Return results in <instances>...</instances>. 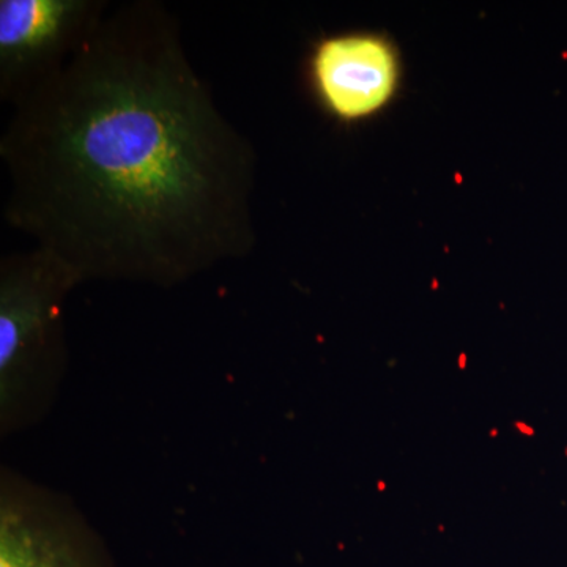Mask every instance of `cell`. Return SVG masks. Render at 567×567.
<instances>
[{
	"instance_id": "6da1fadb",
	"label": "cell",
	"mask_w": 567,
	"mask_h": 567,
	"mask_svg": "<svg viewBox=\"0 0 567 567\" xmlns=\"http://www.w3.org/2000/svg\"><path fill=\"white\" fill-rule=\"evenodd\" d=\"M3 218L82 282L174 287L256 245V152L158 0L104 14L0 137Z\"/></svg>"
},
{
	"instance_id": "7a4b0ae2",
	"label": "cell",
	"mask_w": 567,
	"mask_h": 567,
	"mask_svg": "<svg viewBox=\"0 0 567 567\" xmlns=\"http://www.w3.org/2000/svg\"><path fill=\"white\" fill-rule=\"evenodd\" d=\"M81 281L47 249L0 260V427H31L50 410L66 364L63 306Z\"/></svg>"
},
{
	"instance_id": "3957f363",
	"label": "cell",
	"mask_w": 567,
	"mask_h": 567,
	"mask_svg": "<svg viewBox=\"0 0 567 567\" xmlns=\"http://www.w3.org/2000/svg\"><path fill=\"white\" fill-rule=\"evenodd\" d=\"M110 9V0H2L0 100L18 106L59 76Z\"/></svg>"
},
{
	"instance_id": "277c9868",
	"label": "cell",
	"mask_w": 567,
	"mask_h": 567,
	"mask_svg": "<svg viewBox=\"0 0 567 567\" xmlns=\"http://www.w3.org/2000/svg\"><path fill=\"white\" fill-rule=\"evenodd\" d=\"M0 567H106L69 502L24 477L2 475Z\"/></svg>"
},
{
	"instance_id": "5b68a950",
	"label": "cell",
	"mask_w": 567,
	"mask_h": 567,
	"mask_svg": "<svg viewBox=\"0 0 567 567\" xmlns=\"http://www.w3.org/2000/svg\"><path fill=\"white\" fill-rule=\"evenodd\" d=\"M311 70L324 106L346 121L379 111L393 95L398 82L393 50L369 33L323 40L312 55Z\"/></svg>"
}]
</instances>
